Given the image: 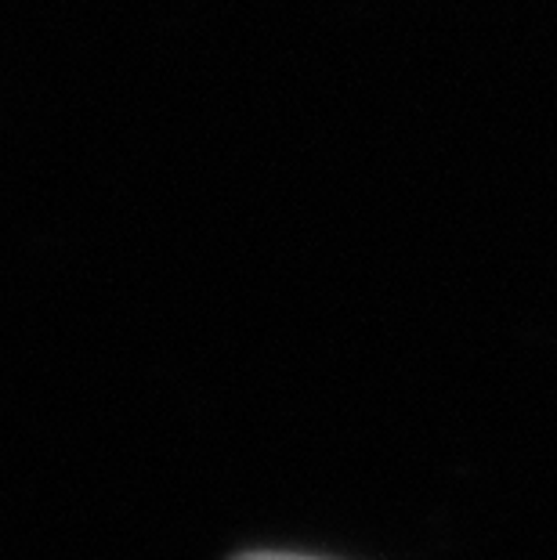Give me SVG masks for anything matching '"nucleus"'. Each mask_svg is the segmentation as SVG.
Listing matches in <instances>:
<instances>
[{"mask_svg":"<svg viewBox=\"0 0 557 560\" xmlns=\"http://www.w3.org/2000/svg\"><path fill=\"white\" fill-rule=\"evenodd\" d=\"M235 560H315V557H298V553H243Z\"/></svg>","mask_w":557,"mask_h":560,"instance_id":"nucleus-1","label":"nucleus"}]
</instances>
